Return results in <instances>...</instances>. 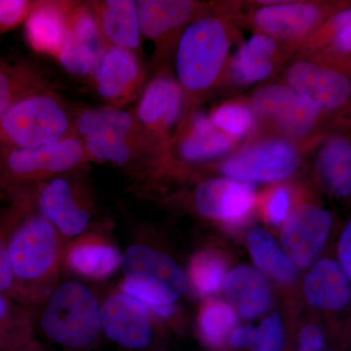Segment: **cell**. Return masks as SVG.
Returning a JSON list of instances; mask_svg holds the SVG:
<instances>
[{
    "label": "cell",
    "instance_id": "obj_1",
    "mask_svg": "<svg viewBox=\"0 0 351 351\" xmlns=\"http://www.w3.org/2000/svg\"><path fill=\"white\" fill-rule=\"evenodd\" d=\"M0 233L10 258L20 304L32 313L60 283L63 239L24 201L18 203Z\"/></svg>",
    "mask_w": 351,
    "mask_h": 351
},
{
    "label": "cell",
    "instance_id": "obj_2",
    "mask_svg": "<svg viewBox=\"0 0 351 351\" xmlns=\"http://www.w3.org/2000/svg\"><path fill=\"white\" fill-rule=\"evenodd\" d=\"M34 328L44 338L69 350H85L100 341L101 301L93 289L78 280L58 284L36 307Z\"/></svg>",
    "mask_w": 351,
    "mask_h": 351
},
{
    "label": "cell",
    "instance_id": "obj_3",
    "mask_svg": "<svg viewBox=\"0 0 351 351\" xmlns=\"http://www.w3.org/2000/svg\"><path fill=\"white\" fill-rule=\"evenodd\" d=\"M123 282L120 291L161 317L175 313L174 302L186 288V278L169 256L144 245H133L121 255Z\"/></svg>",
    "mask_w": 351,
    "mask_h": 351
},
{
    "label": "cell",
    "instance_id": "obj_4",
    "mask_svg": "<svg viewBox=\"0 0 351 351\" xmlns=\"http://www.w3.org/2000/svg\"><path fill=\"white\" fill-rule=\"evenodd\" d=\"M73 120L48 90L27 95L0 120V149L36 147L75 135Z\"/></svg>",
    "mask_w": 351,
    "mask_h": 351
},
{
    "label": "cell",
    "instance_id": "obj_5",
    "mask_svg": "<svg viewBox=\"0 0 351 351\" xmlns=\"http://www.w3.org/2000/svg\"><path fill=\"white\" fill-rule=\"evenodd\" d=\"M87 161L82 141L75 135L36 147L0 149V188L18 193L82 167Z\"/></svg>",
    "mask_w": 351,
    "mask_h": 351
},
{
    "label": "cell",
    "instance_id": "obj_6",
    "mask_svg": "<svg viewBox=\"0 0 351 351\" xmlns=\"http://www.w3.org/2000/svg\"><path fill=\"white\" fill-rule=\"evenodd\" d=\"M228 36L215 19L193 23L182 34L177 54V73L182 86L191 91L209 87L218 77L228 55Z\"/></svg>",
    "mask_w": 351,
    "mask_h": 351
},
{
    "label": "cell",
    "instance_id": "obj_7",
    "mask_svg": "<svg viewBox=\"0 0 351 351\" xmlns=\"http://www.w3.org/2000/svg\"><path fill=\"white\" fill-rule=\"evenodd\" d=\"M105 47L93 6L73 4L66 14L63 43L58 53L60 64L71 75L90 76Z\"/></svg>",
    "mask_w": 351,
    "mask_h": 351
},
{
    "label": "cell",
    "instance_id": "obj_8",
    "mask_svg": "<svg viewBox=\"0 0 351 351\" xmlns=\"http://www.w3.org/2000/svg\"><path fill=\"white\" fill-rule=\"evenodd\" d=\"M32 210L49 221L63 239L85 234L91 221L75 186L64 176L36 184Z\"/></svg>",
    "mask_w": 351,
    "mask_h": 351
},
{
    "label": "cell",
    "instance_id": "obj_9",
    "mask_svg": "<svg viewBox=\"0 0 351 351\" xmlns=\"http://www.w3.org/2000/svg\"><path fill=\"white\" fill-rule=\"evenodd\" d=\"M103 335L112 343L131 350H141L151 343V314L138 300L125 293H112L101 302Z\"/></svg>",
    "mask_w": 351,
    "mask_h": 351
},
{
    "label": "cell",
    "instance_id": "obj_10",
    "mask_svg": "<svg viewBox=\"0 0 351 351\" xmlns=\"http://www.w3.org/2000/svg\"><path fill=\"white\" fill-rule=\"evenodd\" d=\"M253 106L260 114L295 136L306 134L319 113L313 101L285 85L263 87L254 95Z\"/></svg>",
    "mask_w": 351,
    "mask_h": 351
},
{
    "label": "cell",
    "instance_id": "obj_11",
    "mask_svg": "<svg viewBox=\"0 0 351 351\" xmlns=\"http://www.w3.org/2000/svg\"><path fill=\"white\" fill-rule=\"evenodd\" d=\"M297 163V154L291 145L271 142L232 157L223 164L221 171L240 181L272 182L292 174Z\"/></svg>",
    "mask_w": 351,
    "mask_h": 351
},
{
    "label": "cell",
    "instance_id": "obj_12",
    "mask_svg": "<svg viewBox=\"0 0 351 351\" xmlns=\"http://www.w3.org/2000/svg\"><path fill=\"white\" fill-rule=\"evenodd\" d=\"M331 226L329 212L313 205H302L284 226L281 242L295 263L308 267L323 250Z\"/></svg>",
    "mask_w": 351,
    "mask_h": 351
},
{
    "label": "cell",
    "instance_id": "obj_13",
    "mask_svg": "<svg viewBox=\"0 0 351 351\" xmlns=\"http://www.w3.org/2000/svg\"><path fill=\"white\" fill-rule=\"evenodd\" d=\"M97 93L112 105L128 100L138 84L140 66L133 51L106 46L90 75Z\"/></svg>",
    "mask_w": 351,
    "mask_h": 351
},
{
    "label": "cell",
    "instance_id": "obj_14",
    "mask_svg": "<svg viewBox=\"0 0 351 351\" xmlns=\"http://www.w3.org/2000/svg\"><path fill=\"white\" fill-rule=\"evenodd\" d=\"M290 87L313 101L318 108H335L350 96V80L341 73L311 63L295 64L288 71Z\"/></svg>",
    "mask_w": 351,
    "mask_h": 351
},
{
    "label": "cell",
    "instance_id": "obj_15",
    "mask_svg": "<svg viewBox=\"0 0 351 351\" xmlns=\"http://www.w3.org/2000/svg\"><path fill=\"white\" fill-rule=\"evenodd\" d=\"M196 203L201 213L223 219L230 223H240L255 203L253 186L234 180H213L198 189Z\"/></svg>",
    "mask_w": 351,
    "mask_h": 351
},
{
    "label": "cell",
    "instance_id": "obj_16",
    "mask_svg": "<svg viewBox=\"0 0 351 351\" xmlns=\"http://www.w3.org/2000/svg\"><path fill=\"white\" fill-rule=\"evenodd\" d=\"M119 249L96 234H85L71 242L64 251L63 263L76 276L91 280H103L120 267Z\"/></svg>",
    "mask_w": 351,
    "mask_h": 351
},
{
    "label": "cell",
    "instance_id": "obj_17",
    "mask_svg": "<svg viewBox=\"0 0 351 351\" xmlns=\"http://www.w3.org/2000/svg\"><path fill=\"white\" fill-rule=\"evenodd\" d=\"M73 4L60 1L32 3L25 19V38L34 50L58 56L63 43L66 14Z\"/></svg>",
    "mask_w": 351,
    "mask_h": 351
},
{
    "label": "cell",
    "instance_id": "obj_18",
    "mask_svg": "<svg viewBox=\"0 0 351 351\" xmlns=\"http://www.w3.org/2000/svg\"><path fill=\"white\" fill-rule=\"evenodd\" d=\"M92 6L106 46L132 51L140 45V24L135 1L107 0Z\"/></svg>",
    "mask_w": 351,
    "mask_h": 351
},
{
    "label": "cell",
    "instance_id": "obj_19",
    "mask_svg": "<svg viewBox=\"0 0 351 351\" xmlns=\"http://www.w3.org/2000/svg\"><path fill=\"white\" fill-rule=\"evenodd\" d=\"M182 108L181 88L169 76H159L145 89L138 105V117L149 128L165 130L177 123Z\"/></svg>",
    "mask_w": 351,
    "mask_h": 351
},
{
    "label": "cell",
    "instance_id": "obj_20",
    "mask_svg": "<svg viewBox=\"0 0 351 351\" xmlns=\"http://www.w3.org/2000/svg\"><path fill=\"white\" fill-rule=\"evenodd\" d=\"M304 293L314 306L339 311L350 300L348 276L335 261H320L306 277Z\"/></svg>",
    "mask_w": 351,
    "mask_h": 351
},
{
    "label": "cell",
    "instance_id": "obj_21",
    "mask_svg": "<svg viewBox=\"0 0 351 351\" xmlns=\"http://www.w3.org/2000/svg\"><path fill=\"white\" fill-rule=\"evenodd\" d=\"M226 292L243 317L255 318L267 311L271 300L269 281L251 267H237L228 274Z\"/></svg>",
    "mask_w": 351,
    "mask_h": 351
},
{
    "label": "cell",
    "instance_id": "obj_22",
    "mask_svg": "<svg viewBox=\"0 0 351 351\" xmlns=\"http://www.w3.org/2000/svg\"><path fill=\"white\" fill-rule=\"evenodd\" d=\"M317 7L311 4H277L263 7L255 21L263 31L280 38H293L308 32L319 20Z\"/></svg>",
    "mask_w": 351,
    "mask_h": 351
},
{
    "label": "cell",
    "instance_id": "obj_23",
    "mask_svg": "<svg viewBox=\"0 0 351 351\" xmlns=\"http://www.w3.org/2000/svg\"><path fill=\"white\" fill-rule=\"evenodd\" d=\"M136 3L141 34L152 39L184 24L193 10V2L186 0H141Z\"/></svg>",
    "mask_w": 351,
    "mask_h": 351
},
{
    "label": "cell",
    "instance_id": "obj_24",
    "mask_svg": "<svg viewBox=\"0 0 351 351\" xmlns=\"http://www.w3.org/2000/svg\"><path fill=\"white\" fill-rule=\"evenodd\" d=\"M135 121L119 108H86L75 117L73 134L80 140L97 135L117 136L134 140Z\"/></svg>",
    "mask_w": 351,
    "mask_h": 351
},
{
    "label": "cell",
    "instance_id": "obj_25",
    "mask_svg": "<svg viewBox=\"0 0 351 351\" xmlns=\"http://www.w3.org/2000/svg\"><path fill=\"white\" fill-rule=\"evenodd\" d=\"M274 38L256 34L240 48L233 58L232 71L240 82H260L272 71L271 57L276 51Z\"/></svg>",
    "mask_w": 351,
    "mask_h": 351
},
{
    "label": "cell",
    "instance_id": "obj_26",
    "mask_svg": "<svg viewBox=\"0 0 351 351\" xmlns=\"http://www.w3.org/2000/svg\"><path fill=\"white\" fill-rule=\"evenodd\" d=\"M248 247L261 269L283 284L292 283L297 270L291 258L284 253L274 237L262 228L249 233Z\"/></svg>",
    "mask_w": 351,
    "mask_h": 351
},
{
    "label": "cell",
    "instance_id": "obj_27",
    "mask_svg": "<svg viewBox=\"0 0 351 351\" xmlns=\"http://www.w3.org/2000/svg\"><path fill=\"white\" fill-rule=\"evenodd\" d=\"M46 90V83L32 66L0 61V120L21 99Z\"/></svg>",
    "mask_w": 351,
    "mask_h": 351
},
{
    "label": "cell",
    "instance_id": "obj_28",
    "mask_svg": "<svg viewBox=\"0 0 351 351\" xmlns=\"http://www.w3.org/2000/svg\"><path fill=\"white\" fill-rule=\"evenodd\" d=\"M32 313L0 291V351H13L34 339Z\"/></svg>",
    "mask_w": 351,
    "mask_h": 351
},
{
    "label": "cell",
    "instance_id": "obj_29",
    "mask_svg": "<svg viewBox=\"0 0 351 351\" xmlns=\"http://www.w3.org/2000/svg\"><path fill=\"white\" fill-rule=\"evenodd\" d=\"M232 144V138L216 129L211 119L198 114L193 120L191 133L182 142L181 154L186 160H205L226 154Z\"/></svg>",
    "mask_w": 351,
    "mask_h": 351
},
{
    "label": "cell",
    "instance_id": "obj_30",
    "mask_svg": "<svg viewBox=\"0 0 351 351\" xmlns=\"http://www.w3.org/2000/svg\"><path fill=\"white\" fill-rule=\"evenodd\" d=\"M321 175L328 188L337 195H350L351 191V147L345 138H334L320 152Z\"/></svg>",
    "mask_w": 351,
    "mask_h": 351
},
{
    "label": "cell",
    "instance_id": "obj_31",
    "mask_svg": "<svg viewBox=\"0 0 351 351\" xmlns=\"http://www.w3.org/2000/svg\"><path fill=\"white\" fill-rule=\"evenodd\" d=\"M82 141L88 160L124 166L129 163L133 156L134 140L132 138L97 135Z\"/></svg>",
    "mask_w": 351,
    "mask_h": 351
},
{
    "label": "cell",
    "instance_id": "obj_32",
    "mask_svg": "<svg viewBox=\"0 0 351 351\" xmlns=\"http://www.w3.org/2000/svg\"><path fill=\"white\" fill-rule=\"evenodd\" d=\"M226 265L223 258L213 253H200L193 258L189 276L193 287L201 295L219 292L225 279Z\"/></svg>",
    "mask_w": 351,
    "mask_h": 351
},
{
    "label": "cell",
    "instance_id": "obj_33",
    "mask_svg": "<svg viewBox=\"0 0 351 351\" xmlns=\"http://www.w3.org/2000/svg\"><path fill=\"white\" fill-rule=\"evenodd\" d=\"M237 315L232 307L221 302L208 304L200 315V330L203 338L212 346L223 345L234 325Z\"/></svg>",
    "mask_w": 351,
    "mask_h": 351
},
{
    "label": "cell",
    "instance_id": "obj_34",
    "mask_svg": "<svg viewBox=\"0 0 351 351\" xmlns=\"http://www.w3.org/2000/svg\"><path fill=\"white\" fill-rule=\"evenodd\" d=\"M215 127L225 131L226 135H244L253 124V115L248 108L239 105H226L219 108L212 115Z\"/></svg>",
    "mask_w": 351,
    "mask_h": 351
},
{
    "label": "cell",
    "instance_id": "obj_35",
    "mask_svg": "<svg viewBox=\"0 0 351 351\" xmlns=\"http://www.w3.org/2000/svg\"><path fill=\"white\" fill-rule=\"evenodd\" d=\"M284 341L282 322L278 314L274 313L255 329L251 348L253 351H281Z\"/></svg>",
    "mask_w": 351,
    "mask_h": 351
},
{
    "label": "cell",
    "instance_id": "obj_36",
    "mask_svg": "<svg viewBox=\"0 0 351 351\" xmlns=\"http://www.w3.org/2000/svg\"><path fill=\"white\" fill-rule=\"evenodd\" d=\"M32 3L27 0H0V32L9 31L27 19Z\"/></svg>",
    "mask_w": 351,
    "mask_h": 351
},
{
    "label": "cell",
    "instance_id": "obj_37",
    "mask_svg": "<svg viewBox=\"0 0 351 351\" xmlns=\"http://www.w3.org/2000/svg\"><path fill=\"white\" fill-rule=\"evenodd\" d=\"M0 291L20 304L10 258H9L5 242L1 233H0Z\"/></svg>",
    "mask_w": 351,
    "mask_h": 351
},
{
    "label": "cell",
    "instance_id": "obj_38",
    "mask_svg": "<svg viewBox=\"0 0 351 351\" xmlns=\"http://www.w3.org/2000/svg\"><path fill=\"white\" fill-rule=\"evenodd\" d=\"M290 196L285 189H277L267 206V217L274 225H281L287 218Z\"/></svg>",
    "mask_w": 351,
    "mask_h": 351
},
{
    "label": "cell",
    "instance_id": "obj_39",
    "mask_svg": "<svg viewBox=\"0 0 351 351\" xmlns=\"http://www.w3.org/2000/svg\"><path fill=\"white\" fill-rule=\"evenodd\" d=\"M350 10H345L335 17L334 25L336 27L335 43L343 52H350L351 47Z\"/></svg>",
    "mask_w": 351,
    "mask_h": 351
},
{
    "label": "cell",
    "instance_id": "obj_40",
    "mask_svg": "<svg viewBox=\"0 0 351 351\" xmlns=\"http://www.w3.org/2000/svg\"><path fill=\"white\" fill-rule=\"evenodd\" d=\"M301 351H319L324 346V337L318 328L306 327L300 337Z\"/></svg>",
    "mask_w": 351,
    "mask_h": 351
},
{
    "label": "cell",
    "instance_id": "obj_41",
    "mask_svg": "<svg viewBox=\"0 0 351 351\" xmlns=\"http://www.w3.org/2000/svg\"><path fill=\"white\" fill-rule=\"evenodd\" d=\"M351 225L348 223L339 243V258L346 276L350 277Z\"/></svg>",
    "mask_w": 351,
    "mask_h": 351
},
{
    "label": "cell",
    "instance_id": "obj_42",
    "mask_svg": "<svg viewBox=\"0 0 351 351\" xmlns=\"http://www.w3.org/2000/svg\"><path fill=\"white\" fill-rule=\"evenodd\" d=\"M254 332H255L254 327H240L232 332L230 343L237 348H251Z\"/></svg>",
    "mask_w": 351,
    "mask_h": 351
},
{
    "label": "cell",
    "instance_id": "obj_43",
    "mask_svg": "<svg viewBox=\"0 0 351 351\" xmlns=\"http://www.w3.org/2000/svg\"><path fill=\"white\" fill-rule=\"evenodd\" d=\"M13 351H44L43 346L39 345L36 339H32L29 343H25L24 346H20V348H16Z\"/></svg>",
    "mask_w": 351,
    "mask_h": 351
}]
</instances>
